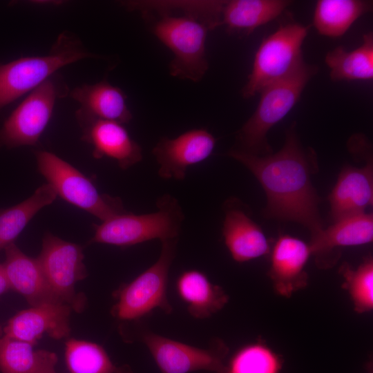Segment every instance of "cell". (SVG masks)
Listing matches in <instances>:
<instances>
[{"label":"cell","instance_id":"1","mask_svg":"<svg viewBox=\"0 0 373 373\" xmlns=\"http://www.w3.org/2000/svg\"><path fill=\"white\" fill-rule=\"evenodd\" d=\"M229 155L245 166L258 180L267 196V218L298 222L306 227L311 238L323 229L318 212L320 198L311 181L309 155L292 128L282 149L258 155L240 149Z\"/></svg>","mask_w":373,"mask_h":373},{"label":"cell","instance_id":"2","mask_svg":"<svg viewBox=\"0 0 373 373\" xmlns=\"http://www.w3.org/2000/svg\"><path fill=\"white\" fill-rule=\"evenodd\" d=\"M181 15L169 11H155L151 25L153 35L173 55L169 64L173 77L201 81L206 74L209 64L206 56V39L208 32L216 28L206 19L207 9L203 1H174L170 9Z\"/></svg>","mask_w":373,"mask_h":373},{"label":"cell","instance_id":"3","mask_svg":"<svg viewBox=\"0 0 373 373\" xmlns=\"http://www.w3.org/2000/svg\"><path fill=\"white\" fill-rule=\"evenodd\" d=\"M99 57L88 51L75 33L65 30L59 35L46 55L0 62V111L30 93L62 67L82 59Z\"/></svg>","mask_w":373,"mask_h":373},{"label":"cell","instance_id":"4","mask_svg":"<svg viewBox=\"0 0 373 373\" xmlns=\"http://www.w3.org/2000/svg\"><path fill=\"white\" fill-rule=\"evenodd\" d=\"M317 70L315 66L304 62L289 75L260 92L256 111L238 132L242 146L240 150L258 155L270 153L267 139L269 131L293 108Z\"/></svg>","mask_w":373,"mask_h":373},{"label":"cell","instance_id":"5","mask_svg":"<svg viewBox=\"0 0 373 373\" xmlns=\"http://www.w3.org/2000/svg\"><path fill=\"white\" fill-rule=\"evenodd\" d=\"M156 206L157 210L153 213L126 211L93 225L90 242L125 247L154 239L178 238L184 216L177 199L165 194L157 199Z\"/></svg>","mask_w":373,"mask_h":373},{"label":"cell","instance_id":"6","mask_svg":"<svg viewBox=\"0 0 373 373\" xmlns=\"http://www.w3.org/2000/svg\"><path fill=\"white\" fill-rule=\"evenodd\" d=\"M308 30V26L289 22L280 25L262 41L242 90L243 97L248 99L259 94L264 88L287 77L305 62L302 46Z\"/></svg>","mask_w":373,"mask_h":373},{"label":"cell","instance_id":"7","mask_svg":"<svg viewBox=\"0 0 373 373\" xmlns=\"http://www.w3.org/2000/svg\"><path fill=\"white\" fill-rule=\"evenodd\" d=\"M39 172L57 195L93 215L102 222L126 212L121 199L100 193L92 181L55 154L35 152Z\"/></svg>","mask_w":373,"mask_h":373},{"label":"cell","instance_id":"8","mask_svg":"<svg viewBox=\"0 0 373 373\" xmlns=\"http://www.w3.org/2000/svg\"><path fill=\"white\" fill-rule=\"evenodd\" d=\"M69 93L58 73L29 93L0 128V149L36 146L50 120L56 102Z\"/></svg>","mask_w":373,"mask_h":373},{"label":"cell","instance_id":"9","mask_svg":"<svg viewBox=\"0 0 373 373\" xmlns=\"http://www.w3.org/2000/svg\"><path fill=\"white\" fill-rule=\"evenodd\" d=\"M177 242L178 238L162 241L158 259L116 292L117 303L113 307L115 317L133 321L148 316L155 309L167 314L172 312L167 297V284Z\"/></svg>","mask_w":373,"mask_h":373},{"label":"cell","instance_id":"10","mask_svg":"<svg viewBox=\"0 0 373 373\" xmlns=\"http://www.w3.org/2000/svg\"><path fill=\"white\" fill-rule=\"evenodd\" d=\"M37 260L56 296L73 309H83V298L75 289L86 276L82 247L46 233Z\"/></svg>","mask_w":373,"mask_h":373},{"label":"cell","instance_id":"11","mask_svg":"<svg viewBox=\"0 0 373 373\" xmlns=\"http://www.w3.org/2000/svg\"><path fill=\"white\" fill-rule=\"evenodd\" d=\"M142 341L161 373H190L201 370L216 373L229 353L228 347L220 340L213 342L209 348H200L145 332L142 335Z\"/></svg>","mask_w":373,"mask_h":373},{"label":"cell","instance_id":"12","mask_svg":"<svg viewBox=\"0 0 373 373\" xmlns=\"http://www.w3.org/2000/svg\"><path fill=\"white\" fill-rule=\"evenodd\" d=\"M216 144L215 137L204 128L191 129L175 138H161L152 150L159 165V176L183 180L189 168L212 154Z\"/></svg>","mask_w":373,"mask_h":373},{"label":"cell","instance_id":"13","mask_svg":"<svg viewBox=\"0 0 373 373\" xmlns=\"http://www.w3.org/2000/svg\"><path fill=\"white\" fill-rule=\"evenodd\" d=\"M82 128V140L93 147L96 159L108 157L126 170L142 160L141 146L130 136L120 123L75 117Z\"/></svg>","mask_w":373,"mask_h":373},{"label":"cell","instance_id":"14","mask_svg":"<svg viewBox=\"0 0 373 373\" xmlns=\"http://www.w3.org/2000/svg\"><path fill=\"white\" fill-rule=\"evenodd\" d=\"M311 256L309 243L289 235L278 238L271 251L268 272L277 294L289 298L307 285L305 268Z\"/></svg>","mask_w":373,"mask_h":373},{"label":"cell","instance_id":"15","mask_svg":"<svg viewBox=\"0 0 373 373\" xmlns=\"http://www.w3.org/2000/svg\"><path fill=\"white\" fill-rule=\"evenodd\" d=\"M71 307L66 303H46L22 310L11 318L5 336L35 345L44 334L61 339L70 332Z\"/></svg>","mask_w":373,"mask_h":373},{"label":"cell","instance_id":"16","mask_svg":"<svg viewBox=\"0 0 373 373\" xmlns=\"http://www.w3.org/2000/svg\"><path fill=\"white\" fill-rule=\"evenodd\" d=\"M373 240V216L363 213L334 222L316 236L309 245L320 267L332 266L336 259L337 249L370 243Z\"/></svg>","mask_w":373,"mask_h":373},{"label":"cell","instance_id":"17","mask_svg":"<svg viewBox=\"0 0 373 373\" xmlns=\"http://www.w3.org/2000/svg\"><path fill=\"white\" fill-rule=\"evenodd\" d=\"M4 250L6 259L2 265L10 289L21 294L31 306L63 303L50 288L37 258L26 255L14 242Z\"/></svg>","mask_w":373,"mask_h":373},{"label":"cell","instance_id":"18","mask_svg":"<svg viewBox=\"0 0 373 373\" xmlns=\"http://www.w3.org/2000/svg\"><path fill=\"white\" fill-rule=\"evenodd\" d=\"M222 236L232 258L238 262L250 261L270 251L269 241L261 228L231 201L225 209Z\"/></svg>","mask_w":373,"mask_h":373},{"label":"cell","instance_id":"19","mask_svg":"<svg viewBox=\"0 0 373 373\" xmlns=\"http://www.w3.org/2000/svg\"><path fill=\"white\" fill-rule=\"evenodd\" d=\"M371 164L363 168L347 166L340 173L329 195L334 222L365 213L373 202V175Z\"/></svg>","mask_w":373,"mask_h":373},{"label":"cell","instance_id":"20","mask_svg":"<svg viewBox=\"0 0 373 373\" xmlns=\"http://www.w3.org/2000/svg\"><path fill=\"white\" fill-rule=\"evenodd\" d=\"M69 95L80 105L75 117L113 121L122 124L132 119L126 95L121 88L106 80L77 86Z\"/></svg>","mask_w":373,"mask_h":373},{"label":"cell","instance_id":"21","mask_svg":"<svg viewBox=\"0 0 373 373\" xmlns=\"http://www.w3.org/2000/svg\"><path fill=\"white\" fill-rule=\"evenodd\" d=\"M175 288L190 315L198 319L211 317L229 301V296L224 289L197 269L182 272L177 278Z\"/></svg>","mask_w":373,"mask_h":373},{"label":"cell","instance_id":"22","mask_svg":"<svg viewBox=\"0 0 373 373\" xmlns=\"http://www.w3.org/2000/svg\"><path fill=\"white\" fill-rule=\"evenodd\" d=\"M290 3L285 0L224 1L221 25L230 31L249 34L278 17Z\"/></svg>","mask_w":373,"mask_h":373},{"label":"cell","instance_id":"23","mask_svg":"<svg viewBox=\"0 0 373 373\" xmlns=\"http://www.w3.org/2000/svg\"><path fill=\"white\" fill-rule=\"evenodd\" d=\"M325 63L333 81H369L373 78V35H363L360 46L347 50L338 46L327 52Z\"/></svg>","mask_w":373,"mask_h":373},{"label":"cell","instance_id":"24","mask_svg":"<svg viewBox=\"0 0 373 373\" xmlns=\"http://www.w3.org/2000/svg\"><path fill=\"white\" fill-rule=\"evenodd\" d=\"M372 5L370 1L361 0H319L313 25L323 36L340 37L360 17L370 11Z\"/></svg>","mask_w":373,"mask_h":373},{"label":"cell","instance_id":"25","mask_svg":"<svg viewBox=\"0 0 373 373\" xmlns=\"http://www.w3.org/2000/svg\"><path fill=\"white\" fill-rule=\"evenodd\" d=\"M57 195L51 186L44 184L23 202L0 209V251L14 242L30 220L44 207L52 204Z\"/></svg>","mask_w":373,"mask_h":373},{"label":"cell","instance_id":"26","mask_svg":"<svg viewBox=\"0 0 373 373\" xmlns=\"http://www.w3.org/2000/svg\"><path fill=\"white\" fill-rule=\"evenodd\" d=\"M65 358L68 373H132L126 366H116L104 349L92 342L69 339Z\"/></svg>","mask_w":373,"mask_h":373},{"label":"cell","instance_id":"27","mask_svg":"<svg viewBox=\"0 0 373 373\" xmlns=\"http://www.w3.org/2000/svg\"><path fill=\"white\" fill-rule=\"evenodd\" d=\"M282 357L264 342L256 341L238 349L216 373H280Z\"/></svg>","mask_w":373,"mask_h":373},{"label":"cell","instance_id":"28","mask_svg":"<svg viewBox=\"0 0 373 373\" xmlns=\"http://www.w3.org/2000/svg\"><path fill=\"white\" fill-rule=\"evenodd\" d=\"M343 287L348 293L354 310L358 314L373 309V260L368 257L356 268L345 263L341 266Z\"/></svg>","mask_w":373,"mask_h":373},{"label":"cell","instance_id":"29","mask_svg":"<svg viewBox=\"0 0 373 373\" xmlns=\"http://www.w3.org/2000/svg\"><path fill=\"white\" fill-rule=\"evenodd\" d=\"M33 345L6 336L0 338V372L1 373H35L41 357Z\"/></svg>","mask_w":373,"mask_h":373},{"label":"cell","instance_id":"30","mask_svg":"<svg viewBox=\"0 0 373 373\" xmlns=\"http://www.w3.org/2000/svg\"><path fill=\"white\" fill-rule=\"evenodd\" d=\"M57 361V358L55 353L41 350L39 363L35 373H56Z\"/></svg>","mask_w":373,"mask_h":373},{"label":"cell","instance_id":"31","mask_svg":"<svg viewBox=\"0 0 373 373\" xmlns=\"http://www.w3.org/2000/svg\"><path fill=\"white\" fill-rule=\"evenodd\" d=\"M10 289L3 265L0 263V296Z\"/></svg>","mask_w":373,"mask_h":373},{"label":"cell","instance_id":"32","mask_svg":"<svg viewBox=\"0 0 373 373\" xmlns=\"http://www.w3.org/2000/svg\"><path fill=\"white\" fill-rule=\"evenodd\" d=\"M26 4L37 6H58L64 3L62 1H26Z\"/></svg>","mask_w":373,"mask_h":373},{"label":"cell","instance_id":"33","mask_svg":"<svg viewBox=\"0 0 373 373\" xmlns=\"http://www.w3.org/2000/svg\"><path fill=\"white\" fill-rule=\"evenodd\" d=\"M367 373H373L372 363L370 362L367 364Z\"/></svg>","mask_w":373,"mask_h":373},{"label":"cell","instance_id":"34","mask_svg":"<svg viewBox=\"0 0 373 373\" xmlns=\"http://www.w3.org/2000/svg\"><path fill=\"white\" fill-rule=\"evenodd\" d=\"M3 330L0 326V338L2 336Z\"/></svg>","mask_w":373,"mask_h":373}]
</instances>
